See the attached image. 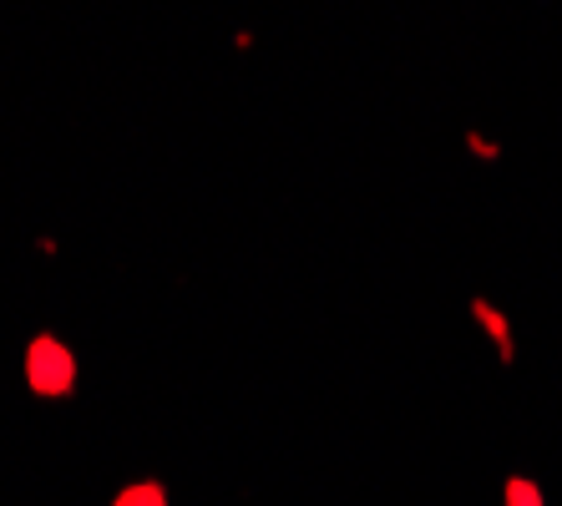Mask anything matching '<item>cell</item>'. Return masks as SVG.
I'll return each mask as SVG.
<instances>
[{"mask_svg": "<svg viewBox=\"0 0 562 506\" xmlns=\"http://www.w3.org/2000/svg\"><path fill=\"white\" fill-rule=\"evenodd\" d=\"M112 506H168V492H162V481H132Z\"/></svg>", "mask_w": 562, "mask_h": 506, "instance_id": "2", "label": "cell"}, {"mask_svg": "<svg viewBox=\"0 0 562 506\" xmlns=\"http://www.w3.org/2000/svg\"><path fill=\"white\" fill-rule=\"evenodd\" d=\"M26 385L36 390L41 401H66V395L77 390V355L66 350L61 339H52V335L31 339V350H26Z\"/></svg>", "mask_w": 562, "mask_h": 506, "instance_id": "1", "label": "cell"}]
</instances>
